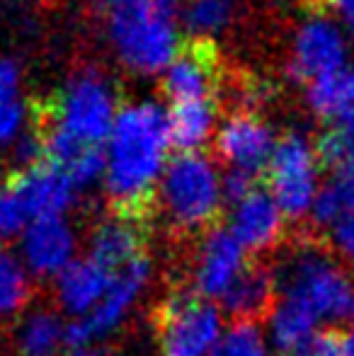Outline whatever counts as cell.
<instances>
[{"mask_svg": "<svg viewBox=\"0 0 354 356\" xmlns=\"http://www.w3.org/2000/svg\"><path fill=\"white\" fill-rule=\"evenodd\" d=\"M168 145L170 127L161 104L136 102L119 109L104 150V189L112 213L151 220L158 184L168 168Z\"/></svg>", "mask_w": 354, "mask_h": 356, "instance_id": "obj_1", "label": "cell"}, {"mask_svg": "<svg viewBox=\"0 0 354 356\" xmlns=\"http://www.w3.org/2000/svg\"><path fill=\"white\" fill-rule=\"evenodd\" d=\"M97 5L124 66L143 75L170 66L179 49L175 0H97Z\"/></svg>", "mask_w": 354, "mask_h": 356, "instance_id": "obj_2", "label": "cell"}, {"mask_svg": "<svg viewBox=\"0 0 354 356\" xmlns=\"http://www.w3.org/2000/svg\"><path fill=\"white\" fill-rule=\"evenodd\" d=\"M277 298H289L306 305L318 320H340L347 315L354 286L342 262L330 248L316 238L289 243L272 267Z\"/></svg>", "mask_w": 354, "mask_h": 356, "instance_id": "obj_3", "label": "cell"}, {"mask_svg": "<svg viewBox=\"0 0 354 356\" xmlns=\"http://www.w3.org/2000/svg\"><path fill=\"white\" fill-rule=\"evenodd\" d=\"M223 177L204 153H177L158 184L156 209L175 235L216 228L223 207Z\"/></svg>", "mask_w": 354, "mask_h": 356, "instance_id": "obj_4", "label": "cell"}, {"mask_svg": "<svg viewBox=\"0 0 354 356\" xmlns=\"http://www.w3.org/2000/svg\"><path fill=\"white\" fill-rule=\"evenodd\" d=\"M29 119L58 136L76 143L102 148L109 141L114 119V92L112 85L99 73L86 71L73 75L58 97L47 102H34L29 107Z\"/></svg>", "mask_w": 354, "mask_h": 356, "instance_id": "obj_5", "label": "cell"}, {"mask_svg": "<svg viewBox=\"0 0 354 356\" xmlns=\"http://www.w3.org/2000/svg\"><path fill=\"white\" fill-rule=\"evenodd\" d=\"M158 344L163 356H211L223 334L221 310L192 289H175L158 303Z\"/></svg>", "mask_w": 354, "mask_h": 356, "instance_id": "obj_6", "label": "cell"}, {"mask_svg": "<svg viewBox=\"0 0 354 356\" xmlns=\"http://www.w3.org/2000/svg\"><path fill=\"white\" fill-rule=\"evenodd\" d=\"M318 153L316 143L291 131L277 141L274 155L267 165L269 194L279 204L287 220H303L313 211L321 192L318 187Z\"/></svg>", "mask_w": 354, "mask_h": 356, "instance_id": "obj_7", "label": "cell"}, {"mask_svg": "<svg viewBox=\"0 0 354 356\" xmlns=\"http://www.w3.org/2000/svg\"><path fill=\"white\" fill-rule=\"evenodd\" d=\"M151 272H153L151 259L141 257L138 262L129 264L122 272L114 274L112 286H109L102 303L90 315H86V318H78L68 325L66 330L68 347L86 349L92 347L99 339H104L107 334H112L127 320V315L131 313L136 300L146 291L148 282H151Z\"/></svg>", "mask_w": 354, "mask_h": 356, "instance_id": "obj_8", "label": "cell"}, {"mask_svg": "<svg viewBox=\"0 0 354 356\" xmlns=\"http://www.w3.org/2000/svg\"><path fill=\"white\" fill-rule=\"evenodd\" d=\"M248 262H250L248 252L233 238L231 230L216 225L199 235L197 250L189 264L187 289H192L207 300H221L243 274V269L248 267Z\"/></svg>", "mask_w": 354, "mask_h": 356, "instance_id": "obj_9", "label": "cell"}, {"mask_svg": "<svg viewBox=\"0 0 354 356\" xmlns=\"http://www.w3.org/2000/svg\"><path fill=\"white\" fill-rule=\"evenodd\" d=\"M221 78L223 71L216 44L211 39L189 37L184 44H179L172 63L166 68L163 92L175 104L216 99Z\"/></svg>", "mask_w": 354, "mask_h": 356, "instance_id": "obj_10", "label": "cell"}, {"mask_svg": "<svg viewBox=\"0 0 354 356\" xmlns=\"http://www.w3.org/2000/svg\"><path fill=\"white\" fill-rule=\"evenodd\" d=\"M347 44L342 29L323 15H313L298 27L293 37V51L289 61V75L298 83H316L345 68Z\"/></svg>", "mask_w": 354, "mask_h": 356, "instance_id": "obj_11", "label": "cell"}, {"mask_svg": "<svg viewBox=\"0 0 354 356\" xmlns=\"http://www.w3.org/2000/svg\"><path fill=\"white\" fill-rule=\"evenodd\" d=\"M274 148L277 141L272 129L257 112L236 109L218 129L216 150L231 170H243L257 177L267 170Z\"/></svg>", "mask_w": 354, "mask_h": 356, "instance_id": "obj_12", "label": "cell"}, {"mask_svg": "<svg viewBox=\"0 0 354 356\" xmlns=\"http://www.w3.org/2000/svg\"><path fill=\"white\" fill-rule=\"evenodd\" d=\"M22 262L34 277H54L76 262L78 238L63 216L34 218L22 233Z\"/></svg>", "mask_w": 354, "mask_h": 356, "instance_id": "obj_13", "label": "cell"}, {"mask_svg": "<svg viewBox=\"0 0 354 356\" xmlns=\"http://www.w3.org/2000/svg\"><path fill=\"white\" fill-rule=\"evenodd\" d=\"M148 228L151 220L129 218V216L112 213L99 220L88 240V257L104 267L109 274L122 272L124 267L148 257Z\"/></svg>", "mask_w": 354, "mask_h": 356, "instance_id": "obj_14", "label": "cell"}, {"mask_svg": "<svg viewBox=\"0 0 354 356\" xmlns=\"http://www.w3.org/2000/svg\"><path fill=\"white\" fill-rule=\"evenodd\" d=\"M284 225H287V216L282 213L272 194L260 187L248 194L243 202L233 204L231 220H228V230L233 233V238L243 245L248 254H255V257L279 248L284 238Z\"/></svg>", "mask_w": 354, "mask_h": 356, "instance_id": "obj_15", "label": "cell"}, {"mask_svg": "<svg viewBox=\"0 0 354 356\" xmlns=\"http://www.w3.org/2000/svg\"><path fill=\"white\" fill-rule=\"evenodd\" d=\"M10 184L17 189L29 218H47V216H63L76 204L78 187L51 163H39L27 170H13L8 175Z\"/></svg>", "mask_w": 354, "mask_h": 356, "instance_id": "obj_16", "label": "cell"}, {"mask_svg": "<svg viewBox=\"0 0 354 356\" xmlns=\"http://www.w3.org/2000/svg\"><path fill=\"white\" fill-rule=\"evenodd\" d=\"M114 274L92 262L90 257L76 259L56 277V300L73 320L92 313L112 286Z\"/></svg>", "mask_w": 354, "mask_h": 356, "instance_id": "obj_17", "label": "cell"}, {"mask_svg": "<svg viewBox=\"0 0 354 356\" xmlns=\"http://www.w3.org/2000/svg\"><path fill=\"white\" fill-rule=\"evenodd\" d=\"M277 300V286H274L272 267L250 259L236 284L228 289L221 298V305L233 320H257L272 310Z\"/></svg>", "mask_w": 354, "mask_h": 356, "instance_id": "obj_18", "label": "cell"}, {"mask_svg": "<svg viewBox=\"0 0 354 356\" xmlns=\"http://www.w3.org/2000/svg\"><path fill=\"white\" fill-rule=\"evenodd\" d=\"M318 315L306 305L289 298H277L267 313V339L282 356L306 347L318 334Z\"/></svg>", "mask_w": 354, "mask_h": 356, "instance_id": "obj_19", "label": "cell"}, {"mask_svg": "<svg viewBox=\"0 0 354 356\" xmlns=\"http://www.w3.org/2000/svg\"><path fill=\"white\" fill-rule=\"evenodd\" d=\"M66 325L58 313L39 308L27 313L15 330V352L17 356H58L66 339Z\"/></svg>", "mask_w": 354, "mask_h": 356, "instance_id": "obj_20", "label": "cell"}, {"mask_svg": "<svg viewBox=\"0 0 354 356\" xmlns=\"http://www.w3.org/2000/svg\"><path fill=\"white\" fill-rule=\"evenodd\" d=\"M216 122V99H199V102H177L168 114L170 143L179 153H199L209 141Z\"/></svg>", "mask_w": 354, "mask_h": 356, "instance_id": "obj_21", "label": "cell"}, {"mask_svg": "<svg viewBox=\"0 0 354 356\" xmlns=\"http://www.w3.org/2000/svg\"><path fill=\"white\" fill-rule=\"evenodd\" d=\"M308 104L323 119L354 117V66L308 85Z\"/></svg>", "mask_w": 354, "mask_h": 356, "instance_id": "obj_22", "label": "cell"}, {"mask_svg": "<svg viewBox=\"0 0 354 356\" xmlns=\"http://www.w3.org/2000/svg\"><path fill=\"white\" fill-rule=\"evenodd\" d=\"M311 213L316 225L330 230L354 213V163L332 172L325 187H321L318 192Z\"/></svg>", "mask_w": 354, "mask_h": 356, "instance_id": "obj_23", "label": "cell"}, {"mask_svg": "<svg viewBox=\"0 0 354 356\" xmlns=\"http://www.w3.org/2000/svg\"><path fill=\"white\" fill-rule=\"evenodd\" d=\"M29 109L19 97V66L13 58H0V145L22 136Z\"/></svg>", "mask_w": 354, "mask_h": 356, "instance_id": "obj_24", "label": "cell"}, {"mask_svg": "<svg viewBox=\"0 0 354 356\" xmlns=\"http://www.w3.org/2000/svg\"><path fill=\"white\" fill-rule=\"evenodd\" d=\"M32 274L22 259L10 252H0V323L13 320L27 308L32 298Z\"/></svg>", "mask_w": 354, "mask_h": 356, "instance_id": "obj_25", "label": "cell"}, {"mask_svg": "<svg viewBox=\"0 0 354 356\" xmlns=\"http://www.w3.org/2000/svg\"><path fill=\"white\" fill-rule=\"evenodd\" d=\"M236 13L233 0H184L182 5V22L192 37L211 39L228 27Z\"/></svg>", "mask_w": 354, "mask_h": 356, "instance_id": "obj_26", "label": "cell"}, {"mask_svg": "<svg viewBox=\"0 0 354 356\" xmlns=\"http://www.w3.org/2000/svg\"><path fill=\"white\" fill-rule=\"evenodd\" d=\"M211 356H269V339L260 323L233 320L223 330Z\"/></svg>", "mask_w": 354, "mask_h": 356, "instance_id": "obj_27", "label": "cell"}, {"mask_svg": "<svg viewBox=\"0 0 354 356\" xmlns=\"http://www.w3.org/2000/svg\"><path fill=\"white\" fill-rule=\"evenodd\" d=\"M316 153L321 165L332 172L354 163V117L340 119L328 131H323L316 141Z\"/></svg>", "mask_w": 354, "mask_h": 356, "instance_id": "obj_28", "label": "cell"}, {"mask_svg": "<svg viewBox=\"0 0 354 356\" xmlns=\"http://www.w3.org/2000/svg\"><path fill=\"white\" fill-rule=\"evenodd\" d=\"M32 223L17 189L5 179L0 184V240H13L27 230Z\"/></svg>", "mask_w": 354, "mask_h": 356, "instance_id": "obj_29", "label": "cell"}, {"mask_svg": "<svg viewBox=\"0 0 354 356\" xmlns=\"http://www.w3.org/2000/svg\"><path fill=\"white\" fill-rule=\"evenodd\" d=\"M257 187H260V184H257V177L250 172L228 170V172L223 175V197H226V202H231V204L243 202V199H246L250 192H255Z\"/></svg>", "mask_w": 354, "mask_h": 356, "instance_id": "obj_30", "label": "cell"}, {"mask_svg": "<svg viewBox=\"0 0 354 356\" xmlns=\"http://www.w3.org/2000/svg\"><path fill=\"white\" fill-rule=\"evenodd\" d=\"M289 356H342V334L332 332V330H323L306 347Z\"/></svg>", "mask_w": 354, "mask_h": 356, "instance_id": "obj_31", "label": "cell"}, {"mask_svg": "<svg viewBox=\"0 0 354 356\" xmlns=\"http://www.w3.org/2000/svg\"><path fill=\"white\" fill-rule=\"evenodd\" d=\"M332 250L354 269V213L332 228Z\"/></svg>", "mask_w": 354, "mask_h": 356, "instance_id": "obj_32", "label": "cell"}, {"mask_svg": "<svg viewBox=\"0 0 354 356\" xmlns=\"http://www.w3.org/2000/svg\"><path fill=\"white\" fill-rule=\"evenodd\" d=\"M316 15L335 13L345 22V27L354 34V0H311Z\"/></svg>", "mask_w": 354, "mask_h": 356, "instance_id": "obj_33", "label": "cell"}, {"mask_svg": "<svg viewBox=\"0 0 354 356\" xmlns=\"http://www.w3.org/2000/svg\"><path fill=\"white\" fill-rule=\"evenodd\" d=\"M66 356H109V354L97 347H86V349H73V352H68Z\"/></svg>", "mask_w": 354, "mask_h": 356, "instance_id": "obj_34", "label": "cell"}, {"mask_svg": "<svg viewBox=\"0 0 354 356\" xmlns=\"http://www.w3.org/2000/svg\"><path fill=\"white\" fill-rule=\"evenodd\" d=\"M342 356H354V332L342 334Z\"/></svg>", "mask_w": 354, "mask_h": 356, "instance_id": "obj_35", "label": "cell"}, {"mask_svg": "<svg viewBox=\"0 0 354 356\" xmlns=\"http://www.w3.org/2000/svg\"><path fill=\"white\" fill-rule=\"evenodd\" d=\"M345 318L354 325V291H352V298H350V305H347V315H345Z\"/></svg>", "mask_w": 354, "mask_h": 356, "instance_id": "obj_36", "label": "cell"}]
</instances>
